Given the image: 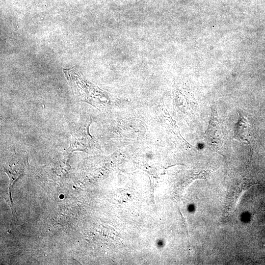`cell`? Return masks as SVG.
I'll return each instance as SVG.
<instances>
[{
    "label": "cell",
    "instance_id": "obj_2",
    "mask_svg": "<svg viewBox=\"0 0 265 265\" xmlns=\"http://www.w3.org/2000/svg\"><path fill=\"white\" fill-rule=\"evenodd\" d=\"M238 114L239 117L235 127L234 138L242 143L250 145L249 140L250 136L249 124L247 119L240 111H238Z\"/></svg>",
    "mask_w": 265,
    "mask_h": 265
},
{
    "label": "cell",
    "instance_id": "obj_1",
    "mask_svg": "<svg viewBox=\"0 0 265 265\" xmlns=\"http://www.w3.org/2000/svg\"><path fill=\"white\" fill-rule=\"evenodd\" d=\"M215 109L212 108V115L205 138L207 145L216 150L224 145V140Z\"/></svg>",
    "mask_w": 265,
    "mask_h": 265
}]
</instances>
